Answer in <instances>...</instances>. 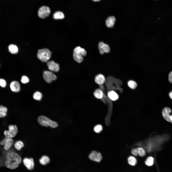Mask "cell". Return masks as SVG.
Masks as SVG:
<instances>
[{"label":"cell","mask_w":172,"mask_h":172,"mask_svg":"<svg viewBox=\"0 0 172 172\" xmlns=\"http://www.w3.org/2000/svg\"><path fill=\"white\" fill-rule=\"evenodd\" d=\"M22 161L21 158L18 154L12 152L7 154L5 164L7 168L13 169L18 167Z\"/></svg>","instance_id":"1"},{"label":"cell","mask_w":172,"mask_h":172,"mask_svg":"<svg viewBox=\"0 0 172 172\" xmlns=\"http://www.w3.org/2000/svg\"><path fill=\"white\" fill-rule=\"evenodd\" d=\"M37 120L38 123L43 126L46 127H50L53 128H56L58 126V124L56 122L50 120L48 118L44 116H39Z\"/></svg>","instance_id":"2"},{"label":"cell","mask_w":172,"mask_h":172,"mask_svg":"<svg viewBox=\"0 0 172 172\" xmlns=\"http://www.w3.org/2000/svg\"><path fill=\"white\" fill-rule=\"evenodd\" d=\"M51 56V52L47 48L39 50L37 54L38 59L44 62H47L50 58Z\"/></svg>","instance_id":"3"},{"label":"cell","mask_w":172,"mask_h":172,"mask_svg":"<svg viewBox=\"0 0 172 172\" xmlns=\"http://www.w3.org/2000/svg\"><path fill=\"white\" fill-rule=\"evenodd\" d=\"M8 130L4 131V134L6 138H11L15 136L18 132L16 126V125H10L8 126Z\"/></svg>","instance_id":"4"},{"label":"cell","mask_w":172,"mask_h":172,"mask_svg":"<svg viewBox=\"0 0 172 172\" xmlns=\"http://www.w3.org/2000/svg\"><path fill=\"white\" fill-rule=\"evenodd\" d=\"M50 12V8L46 6H43L39 9L38 15L39 17L43 19L47 17Z\"/></svg>","instance_id":"5"},{"label":"cell","mask_w":172,"mask_h":172,"mask_svg":"<svg viewBox=\"0 0 172 172\" xmlns=\"http://www.w3.org/2000/svg\"><path fill=\"white\" fill-rule=\"evenodd\" d=\"M81 48L80 47L78 46L76 47L74 50L73 58L75 61L79 63H81L83 59L81 53Z\"/></svg>","instance_id":"6"},{"label":"cell","mask_w":172,"mask_h":172,"mask_svg":"<svg viewBox=\"0 0 172 172\" xmlns=\"http://www.w3.org/2000/svg\"><path fill=\"white\" fill-rule=\"evenodd\" d=\"M43 76L45 80L49 83L56 80L57 78L56 76L53 73L47 70L44 72Z\"/></svg>","instance_id":"7"},{"label":"cell","mask_w":172,"mask_h":172,"mask_svg":"<svg viewBox=\"0 0 172 172\" xmlns=\"http://www.w3.org/2000/svg\"><path fill=\"white\" fill-rule=\"evenodd\" d=\"M13 142V140L11 138L6 137L0 141V144L1 145H4L5 149L7 150L12 146Z\"/></svg>","instance_id":"8"},{"label":"cell","mask_w":172,"mask_h":172,"mask_svg":"<svg viewBox=\"0 0 172 172\" xmlns=\"http://www.w3.org/2000/svg\"><path fill=\"white\" fill-rule=\"evenodd\" d=\"M89 159L92 161L97 162H99L102 159L101 154L96 151L93 150L89 155Z\"/></svg>","instance_id":"9"},{"label":"cell","mask_w":172,"mask_h":172,"mask_svg":"<svg viewBox=\"0 0 172 172\" xmlns=\"http://www.w3.org/2000/svg\"><path fill=\"white\" fill-rule=\"evenodd\" d=\"M171 112V109L167 107L163 109L162 113L163 117L166 120L172 123V114L170 115Z\"/></svg>","instance_id":"10"},{"label":"cell","mask_w":172,"mask_h":172,"mask_svg":"<svg viewBox=\"0 0 172 172\" xmlns=\"http://www.w3.org/2000/svg\"><path fill=\"white\" fill-rule=\"evenodd\" d=\"M24 164L27 168L29 170H33L34 167V162L32 158H25L23 160Z\"/></svg>","instance_id":"11"},{"label":"cell","mask_w":172,"mask_h":172,"mask_svg":"<svg viewBox=\"0 0 172 172\" xmlns=\"http://www.w3.org/2000/svg\"><path fill=\"white\" fill-rule=\"evenodd\" d=\"M98 48L100 53L101 54H103L104 53H108L110 51L109 46L102 42H100L99 43Z\"/></svg>","instance_id":"12"},{"label":"cell","mask_w":172,"mask_h":172,"mask_svg":"<svg viewBox=\"0 0 172 172\" xmlns=\"http://www.w3.org/2000/svg\"><path fill=\"white\" fill-rule=\"evenodd\" d=\"M47 65L49 69L51 71L57 72L59 70V64L53 61H51L48 62Z\"/></svg>","instance_id":"13"},{"label":"cell","mask_w":172,"mask_h":172,"mask_svg":"<svg viewBox=\"0 0 172 172\" xmlns=\"http://www.w3.org/2000/svg\"><path fill=\"white\" fill-rule=\"evenodd\" d=\"M95 81L97 84L100 85H102L105 82V79L103 75L99 74L95 76Z\"/></svg>","instance_id":"14"},{"label":"cell","mask_w":172,"mask_h":172,"mask_svg":"<svg viewBox=\"0 0 172 172\" xmlns=\"http://www.w3.org/2000/svg\"><path fill=\"white\" fill-rule=\"evenodd\" d=\"M10 87L11 90L15 92H18L20 90V86L19 83L17 81H13L10 84Z\"/></svg>","instance_id":"15"},{"label":"cell","mask_w":172,"mask_h":172,"mask_svg":"<svg viewBox=\"0 0 172 172\" xmlns=\"http://www.w3.org/2000/svg\"><path fill=\"white\" fill-rule=\"evenodd\" d=\"M116 19L113 16H110L108 17L106 19V24L107 26L108 27H113L115 23Z\"/></svg>","instance_id":"16"},{"label":"cell","mask_w":172,"mask_h":172,"mask_svg":"<svg viewBox=\"0 0 172 172\" xmlns=\"http://www.w3.org/2000/svg\"><path fill=\"white\" fill-rule=\"evenodd\" d=\"M108 95L109 98L112 100L115 101L118 98V96L117 93L113 91H109L108 93Z\"/></svg>","instance_id":"17"},{"label":"cell","mask_w":172,"mask_h":172,"mask_svg":"<svg viewBox=\"0 0 172 172\" xmlns=\"http://www.w3.org/2000/svg\"><path fill=\"white\" fill-rule=\"evenodd\" d=\"M50 161V159L46 155L43 156L39 160V162L40 164L43 165H46L48 164Z\"/></svg>","instance_id":"18"},{"label":"cell","mask_w":172,"mask_h":172,"mask_svg":"<svg viewBox=\"0 0 172 172\" xmlns=\"http://www.w3.org/2000/svg\"><path fill=\"white\" fill-rule=\"evenodd\" d=\"M94 96L98 99H102L103 97V94L102 90L100 89H96L94 92Z\"/></svg>","instance_id":"19"},{"label":"cell","mask_w":172,"mask_h":172,"mask_svg":"<svg viewBox=\"0 0 172 172\" xmlns=\"http://www.w3.org/2000/svg\"><path fill=\"white\" fill-rule=\"evenodd\" d=\"M9 51L11 54H15L18 52V48L17 46L14 44H11L8 47Z\"/></svg>","instance_id":"20"},{"label":"cell","mask_w":172,"mask_h":172,"mask_svg":"<svg viewBox=\"0 0 172 172\" xmlns=\"http://www.w3.org/2000/svg\"><path fill=\"white\" fill-rule=\"evenodd\" d=\"M53 17L54 19H62L64 17V15L62 12L58 11L54 13Z\"/></svg>","instance_id":"21"},{"label":"cell","mask_w":172,"mask_h":172,"mask_svg":"<svg viewBox=\"0 0 172 172\" xmlns=\"http://www.w3.org/2000/svg\"><path fill=\"white\" fill-rule=\"evenodd\" d=\"M7 108L2 106H0V118H3L6 115Z\"/></svg>","instance_id":"22"},{"label":"cell","mask_w":172,"mask_h":172,"mask_svg":"<svg viewBox=\"0 0 172 172\" xmlns=\"http://www.w3.org/2000/svg\"><path fill=\"white\" fill-rule=\"evenodd\" d=\"M14 146L15 148L17 150H19L24 147V144L22 141L19 140L16 142Z\"/></svg>","instance_id":"23"},{"label":"cell","mask_w":172,"mask_h":172,"mask_svg":"<svg viewBox=\"0 0 172 172\" xmlns=\"http://www.w3.org/2000/svg\"><path fill=\"white\" fill-rule=\"evenodd\" d=\"M128 161L129 164L132 166L135 165L137 163L136 158L132 156H130L128 157Z\"/></svg>","instance_id":"24"},{"label":"cell","mask_w":172,"mask_h":172,"mask_svg":"<svg viewBox=\"0 0 172 172\" xmlns=\"http://www.w3.org/2000/svg\"><path fill=\"white\" fill-rule=\"evenodd\" d=\"M42 97V93L39 91H36L33 94V97L34 99L36 100H41Z\"/></svg>","instance_id":"25"},{"label":"cell","mask_w":172,"mask_h":172,"mask_svg":"<svg viewBox=\"0 0 172 172\" xmlns=\"http://www.w3.org/2000/svg\"><path fill=\"white\" fill-rule=\"evenodd\" d=\"M154 159L151 157H148L146 160L145 163L146 165L148 166H151L153 165L154 163Z\"/></svg>","instance_id":"26"},{"label":"cell","mask_w":172,"mask_h":172,"mask_svg":"<svg viewBox=\"0 0 172 172\" xmlns=\"http://www.w3.org/2000/svg\"><path fill=\"white\" fill-rule=\"evenodd\" d=\"M128 84L130 88L133 89H135L137 86V84L133 80L129 81L128 82Z\"/></svg>","instance_id":"27"},{"label":"cell","mask_w":172,"mask_h":172,"mask_svg":"<svg viewBox=\"0 0 172 172\" xmlns=\"http://www.w3.org/2000/svg\"><path fill=\"white\" fill-rule=\"evenodd\" d=\"M138 155L141 156H143L145 154V150L143 148L141 147L137 148Z\"/></svg>","instance_id":"28"},{"label":"cell","mask_w":172,"mask_h":172,"mask_svg":"<svg viewBox=\"0 0 172 172\" xmlns=\"http://www.w3.org/2000/svg\"><path fill=\"white\" fill-rule=\"evenodd\" d=\"M94 131L96 133H100L102 130V126L100 124L97 125L94 127Z\"/></svg>","instance_id":"29"},{"label":"cell","mask_w":172,"mask_h":172,"mask_svg":"<svg viewBox=\"0 0 172 172\" xmlns=\"http://www.w3.org/2000/svg\"><path fill=\"white\" fill-rule=\"evenodd\" d=\"M29 81L28 78L26 76H23L22 77L21 81L23 83H26L29 82Z\"/></svg>","instance_id":"30"},{"label":"cell","mask_w":172,"mask_h":172,"mask_svg":"<svg viewBox=\"0 0 172 172\" xmlns=\"http://www.w3.org/2000/svg\"><path fill=\"white\" fill-rule=\"evenodd\" d=\"M6 85V81L4 79H0V86L1 87H5Z\"/></svg>","instance_id":"31"},{"label":"cell","mask_w":172,"mask_h":172,"mask_svg":"<svg viewBox=\"0 0 172 172\" xmlns=\"http://www.w3.org/2000/svg\"><path fill=\"white\" fill-rule=\"evenodd\" d=\"M131 152L132 154L135 156H137L138 155L137 148L133 149L132 150Z\"/></svg>","instance_id":"32"},{"label":"cell","mask_w":172,"mask_h":172,"mask_svg":"<svg viewBox=\"0 0 172 172\" xmlns=\"http://www.w3.org/2000/svg\"><path fill=\"white\" fill-rule=\"evenodd\" d=\"M86 50L84 48H81V54L82 56H85L86 54Z\"/></svg>","instance_id":"33"},{"label":"cell","mask_w":172,"mask_h":172,"mask_svg":"<svg viewBox=\"0 0 172 172\" xmlns=\"http://www.w3.org/2000/svg\"><path fill=\"white\" fill-rule=\"evenodd\" d=\"M168 80L171 83H172V71H171L168 75Z\"/></svg>","instance_id":"34"},{"label":"cell","mask_w":172,"mask_h":172,"mask_svg":"<svg viewBox=\"0 0 172 172\" xmlns=\"http://www.w3.org/2000/svg\"><path fill=\"white\" fill-rule=\"evenodd\" d=\"M169 95L170 98L172 99V91L169 92Z\"/></svg>","instance_id":"35"},{"label":"cell","mask_w":172,"mask_h":172,"mask_svg":"<svg viewBox=\"0 0 172 172\" xmlns=\"http://www.w3.org/2000/svg\"><path fill=\"white\" fill-rule=\"evenodd\" d=\"M93 1L95 2H97L100 1V0H92Z\"/></svg>","instance_id":"36"}]
</instances>
